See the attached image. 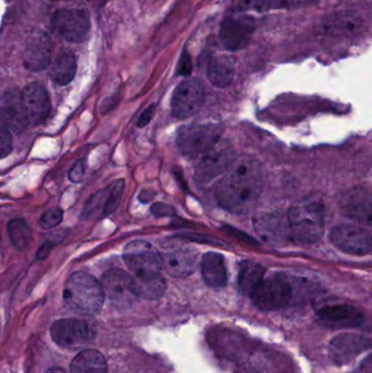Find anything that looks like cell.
<instances>
[{
    "instance_id": "1",
    "label": "cell",
    "mask_w": 372,
    "mask_h": 373,
    "mask_svg": "<svg viewBox=\"0 0 372 373\" xmlns=\"http://www.w3.org/2000/svg\"><path fill=\"white\" fill-rule=\"evenodd\" d=\"M266 175L260 162L249 155L236 156L216 187V199L224 210L248 214L256 208L264 191Z\"/></svg>"
},
{
    "instance_id": "2",
    "label": "cell",
    "mask_w": 372,
    "mask_h": 373,
    "mask_svg": "<svg viewBox=\"0 0 372 373\" xmlns=\"http://www.w3.org/2000/svg\"><path fill=\"white\" fill-rule=\"evenodd\" d=\"M124 261L131 272L138 297L160 299L166 290L162 276V258L157 249L145 240H134L124 250Z\"/></svg>"
},
{
    "instance_id": "3",
    "label": "cell",
    "mask_w": 372,
    "mask_h": 373,
    "mask_svg": "<svg viewBox=\"0 0 372 373\" xmlns=\"http://www.w3.org/2000/svg\"><path fill=\"white\" fill-rule=\"evenodd\" d=\"M101 283L86 272H76L63 287V302L71 311L82 315H95L104 304Z\"/></svg>"
},
{
    "instance_id": "4",
    "label": "cell",
    "mask_w": 372,
    "mask_h": 373,
    "mask_svg": "<svg viewBox=\"0 0 372 373\" xmlns=\"http://www.w3.org/2000/svg\"><path fill=\"white\" fill-rule=\"evenodd\" d=\"M286 217L291 239L312 244L323 237L325 211L319 201L307 200L295 204L289 208Z\"/></svg>"
},
{
    "instance_id": "5",
    "label": "cell",
    "mask_w": 372,
    "mask_h": 373,
    "mask_svg": "<svg viewBox=\"0 0 372 373\" xmlns=\"http://www.w3.org/2000/svg\"><path fill=\"white\" fill-rule=\"evenodd\" d=\"M294 297V281L283 273L262 279L250 295L253 305L264 311H274L287 307Z\"/></svg>"
},
{
    "instance_id": "6",
    "label": "cell",
    "mask_w": 372,
    "mask_h": 373,
    "mask_svg": "<svg viewBox=\"0 0 372 373\" xmlns=\"http://www.w3.org/2000/svg\"><path fill=\"white\" fill-rule=\"evenodd\" d=\"M222 128L218 124H186L178 130L177 147L186 158H201L218 142Z\"/></svg>"
},
{
    "instance_id": "7",
    "label": "cell",
    "mask_w": 372,
    "mask_h": 373,
    "mask_svg": "<svg viewBox=\"0 0 372 373\" xmlns=\"http://www.w3.org/2000/svg\"><path fill=\"white\" fill-rule=\"evenodd\" d=\"M236 156L235 149L228 140H218L210 151L201 156L195 172V183L200 187L210 185L227 172Z\"/></svg>"
},
{
    "instance_id": "8",
    "label": "cell",
    "mask_w": 372,
    "mask_h": 373,
    "mask_svg": "<svg viewBox=\"0 0 372 373\" xmlns=\"http://www.w3.org/2000/svg\"><path fill=\"white\" fill-rule=\"evenodd\" d=\"M204 84L201 80L191 78L176 88L172 97V113L174 117L185 119L197 114L204 103Z\"/></svg>"
},
{
    "instance_id": "9",
    "label": "cell",
    "mask_w": 372,
    "mask_h": 373,
    "mask_svg": "<svg viewBox=\"0 0 372 373\" xmlns=\"http://www.w3.org/2000/svg\"><path fill=\"white\" fill-rule=\"evenodd\" d=\"M330 242L345 254L366 256L371 252V235L362 227L343 224L332 229Z\"/></svg>"
},
{
    "instance_id": "10",
    "label": "cell",
    "mask_w": 372,
    "mask_h": 373,
    "mask_svg": "<svg viewBox=\"0 0 372 373\" xmlns=\"http://www.w3.org/2000/svg\"><path fill=\"white\" fill-rule=\"evenodd\" d=\"M53 28L69 43H81L90 30V18L81 9H63L54 15Z\"/></svg>"
},
{
    "instance_id": "11",
    "label": "cell",
    "mask_w": 372,
    "mask_h": 373,
    "mask_svg": "<svg viewBox=\"0 0 372 373\" xmlns=\"http://www.w3.org/2000/svg\"><path fill=\"white\" fill-rule=\"evenodd\" d=\"M51 335L54 342L63 348L82 347L89 344L94 333L88 323L76 319H63L51 325Z\"/></svg>"
},
{
    "instance_id": "12",
    "label": "cell",
    "mask_w": 372,
    "mask_h": 373,
    "mask_svg": "<svg viewBox=\"0 0 372 373\" xmlns=\"http://www.w3.org/2000/svg\"><path fill=\"white\" fill-rule=\"evenodd\" d=\"M339 210L343 215L358 223L371 225V193L365 187H354L345 191L339 199Z\"/></svg>"
},
{
    "instance_id": "13",
    "label": "cell",
    "mask_w": 372,
    "mask_h": 373,
    "mask_svg": "<svg viewBox=\"0 0 372 373\" xmlns=\"http://www.w3.org/2000/svg\"><path fill=\"white\" fill-rule=\"evenodd\" d=\"M254 32V22L249 17H227L220 24V41L226 51L245 49Z\"/></svg>"
},
{
    "instance_id": "14",
    "label": "cell",
    "mask_w": 372,
    "mask_h": 373,
    "mask_svg": "<svg viewBox=\"0 0 372 373\" xmlns=\"http://www.w3.org/2000/svg\"><path fill=\"white\" fill-rule=\"evenodd\" d=\"M104 295L112 301L120 305H130L137 299L138 295L131 275L120 269H112L102 277Z\"/></svg>"
},
{
    "instance_id": "15",
    "label": "cell",
    "mask_w": 372,
    "mask_h": 373,
    "mask_svg": "<svg viewBox=\"0 0 372 373\" xmlns=\"http://www.w3.org/2000/svg\"><path fill=\"white\" fill-rule=\"evenodd\" d=\"M316 317L322 325L333 329L357 328L365 320L360 310L345 304L323 306L316 311Z\"/></svg>"
},
{
    "instance_id": "16",
    "label": "cell",
    "mask_w": 372,
    "mask_h": 373,
    "mask_svg": "<svg viewBox=\"0 0 372 373\" xmlns=\"http://www.w3.org/2000/svg\"><path fill=\"white\" fill-rule=\"evenodd\" d=\"M21 104L28 116L29 122L42 124L51 113V99L42 84L30 83L21 93Z\"/></svg>"
},
{
    "instance_id": "17",
    "label": "cell",
    "mask_w": 372,
    "mask_h": 373,
    "mask_svg": "<svg viewBox=\"0 0 372 373\" xmlns=\"http://www.w3.org/2000/svg\"><path fill=\"white\" fill-rule=\"evenodd\" d=\"M163 269L170 276L185 279L197 267V254L189 247H172L161 254Z\"/></svg>"
},
{
    "instance_id": "18",
    "label": "cell",
    "mask_w": 372,
    "mask_h": 373,
    "mask_svg": "<svg viewBox=\"0 0 372 373\" xmlns=\"http://www.w3.org/2000/svg\"><path fill=\"white\" fill-rule=\"evenodd\" d=\"M51 40L46 34L36 33L29 40L23 53V65L31 72H43L51 63Z\"/></svg>"
},
{
    "instance_id": "19",
    "label": "cell",
    "mask_w": 372,
    "mask_h": 373,
    "mask_svg": "<svg viewBox=\"0 0 372 373\" xmlns=\"http://www.w3.org/2000/svg\"><path fill=\"white\" fill-rule=\"evenodd\" d=\"M254 229L266 242L272 244H286L291 239L286 215L268 213L254 219Z\"/></svg>"
},
{
    "instance_id": "20",
    "label": "cell",
    "mask_w": 372,
    "mask_h": 373,
    "mask_svg": "<svg viewBox=\"0 0 372 373\" xmlns=\"http://www.w3.org/2000/svg\"><path fill=\"white\" fill-rule=\"evenodd\" d=\"M201 273L205 284L212 288H222L227 283V270L223 256L216 252H208L201 260Z\"/></svg>"
},
{
    "instance_id": "21",
    "label": "cell",
    "mask_w": 372,
    "mask_h": 373,
    "mask_svg": "<svg viewBox=\"0 0 372 373\" xmlns=\"http://www.w3.org/2000/svg\"><path fill=\"white\" fill-rule=\"evenodd\" d=\"M364 26L362 18L353 11H339L329 15L323 22L325 32L335 35L355 34L359 32Z\"/></svg>"
},
{
    "instance_id": "22",
    "label": "cell",
    "mask_w": 372,
    "mask_h": 373,
    "mask_svg": "<svg viewBox=\"0 0 372 373\" xmlns=\"http://www.w3.org/2000/svg\"><path fill=\"white\" fill-rule=\"evenodd\" d=\"M235 76V59L229 56H218L209 65L208 76L211 83L216 88L231 85Z\"/></svg>"
},
{
    "instance_id": "23",
    "label": "cell",
    "mask_w": 372,
    "mask_h": 373,
    "mask_svg": "<svg viewBox=\"0 0 372 373\" xmlns=\"http://www.w3.org/2000/svg\"><path fill=\"white\" fill-rule=\"evenodd\" d=\"M76 72V60L70 51H61L51 65V78L54 83L65 87L74 80Z\"/></svg>"
},
{
    "instance_id": "24",
    "label": "cell",
    "mask_w": 372,
    "mask_h": 373,
    "mask_svg": "<svg viewBox=\"0 0 372 373\" xmlns=\"http://www.w3.org/2000/svg\"><path fill=\"white\" fill-rule=\"evenodd\" d=\"M70 371L71 373H107V363L99 351L86 349L71 361Z\"/></svg>"
},
{
    "instance_id": "25",
    "label": "cell",
    "mask_w": 372,
    "mask_h": 373,
    "mask_svg": "<svg viewBox=\"0 0 372 373\" xmlns=\"http://www.w3.org/2000/svg\"><path fill=\"white\" fill-rule=\"evenodd\" d=\"M264 273H266V269L264 265L257 262L249 261V260L241 262L238 277L241 292L250 297L254 288L264 279Z\"/></svg>"
},
{
    "instance_id": "26",
    "label": "cell",
    "mask_w": 372,
    "mask_h": 373,
    "mask_svg": "<svg viewBox=\"0 0 372 373\" xmlns=\"http://www.w3.org/2000/svg\"><path fill=\"white\" fill-rule=\"evenodd\" d=\"M29 122H30L23 110L21 101L19 103H9L0 108V126L10 132L23 131Z\"/></svg>"
},
{
    "instance_id": "27",
    "label": "cell",
    "mask_w": 372,
    "mask_h": 373,
    "mask_svg": "<svg viewBox=\"0 0 372 373\" xmlns=\"http://www.w3.org/2000/svg\"><path fill=\"white\" fill-rule=\"evenodd\" d=\"M365 347V340L357 335H343L332 343V351L337 361H348Z\"/></svg>"
},
{
    "instance_id": "28",
    "label": "cell",
    "mask_w": 372,
    "mask_h": 373,
    "mask_svg": "<svg viewBox=\"0 0 372 373\" xmlns=\"http://www.w3.org/2000/svg\"><path fill=\"white\" fill-rule=\"evenodd\" d=\"M8 234L11 244L18 250H24L30 244L32 233L28 223L23 219H13L8 224Z\"/></svg>"
},
{
    "instance_id": "29",
    "label": "cell",
    "mask_w": 372,
    "mask_h": 373,
    "mask_svg": "<svg viewBox=\"0 0 372 373\" xmlns=\"http://www.w3.org/2000/svg\"><path fill=\"white\" fill-rule=\"evenodd\" d=\"M302 3H304L302 0H238L241 10L257 11V13Z\"/></svg>"
},
{
    "instance_id": "30",
    "label": "cell",
    "mask_w": 372,
    "mask_h": 373,
    "mask_svg": "<svg viewBox=\"0 0 372 373\" xmlns=\"http://www.w3.org/2000/svg\"><path fill=\"white\" fill-rule=\"evenodd\" d=\"M124 191V179H118L115 181L108 189V194H107L106 202L104 206V215H111L116 211L120 206V201L122 199V194Z\"/></svg>"
},
{
    "instance_id": "31",
    "label": "cell",
    "mask_w": 372,
    "mask_h": 373,
    "mask_svg": "<svg viewBox=\"0 0 372 373\" xmlns=\"http://www.w3.org/2000/svg\"><path fill=\"white\" fill-rule=\"evenodd\" d=\"M63 211L61 208H54L46 211L45 213L42 215L41 219H40V225L43 227L44 229H51L58 226L60 222L63 221Z\"/></svg>"
},
{
    "instance_id": "32",
    "label": "cell",
    "mask_w": 372,
    "mask_h": 373,
    "mask_svg": "<svg viewBox=\"0 0 372 373\" xmlns=\"http://www.w3.org/2000/svg\"><path fill=\"white\" fill-rule=\"evenodd\" d=\"M107 194H108V189L107 190L99 191V192L95 193L86 204V208L83 210V217H88V216L93 214L94 212L97 211V208H99L103 202H106Z\"/></svg>"
},
{
    "instance_id": "33",
    "label": "cell",
    "mask_w": 372,
    "mask_h": 373,
    "mask_svg": "<svg viewBox=\"0 0 372 373\" xmlns=\"http://www.w3.org/2000/svg\"><path fill=\"white\" fill-rule=\"evenodd\" d=\"M13 135L9 130L0 126V158H6L13 152Z\"/></svg>"
},
{
    "instance_id": "34",
    "label": "cell",
    "mask_w": 372,
    "mask_h": 373,
    "mask_svg": "<svg viewBox=\"0 0 372 373\" xmlns=\"http://www.w3.org/2000/svg\"><path fill=\"white\" fill-rule=\"evenodd\" d=\"M84 176V163L83 160H76L74 166L71 167L69 172V179L71 183H81Z\"/></svg>"
},
{
    "instance_id": "35",
    "label": "cell",
    "mask_w": 372,
    "mask_h": 373,
    "mask_svg": "<svg viewBox=\"0 0 372 373\" xmlns=\"http://www.w3.org/2000/svg\"><path fill=\"white\" fill-rule=\"evenodd\" d=\"M151 211L156 216H172V214L175 213L172 206L165 204H153Z\"/></svg>"
},
{
    "instance_id": "36",
    "label": "cell",
    "mask_w": 372,
    "mask_h": 373,
    "mask_svg": "<svg viewBox=\"0 0 372 373\" xmlns=\"http://www.w3.org/2000/svg\"><path fill=\"white\" fill-rule=\"evenodd\" d=\"M191 60H190V56L187 53H184L183 56L180 58L179 68H178V72L183 76H189L191 74Z\"/></svg>"
},
{
    "instance_id": "37",
    "label": "cell",
    "mask_w": 372,
    "mask_h": 373,
    "mask_svg": "<svg viewBox=\"0 0 372 373\" xmlns=\"http://www.w3.org/2000/svg\"><path fill=\"white\" fill-rule=\"evenodd\" d=\"M154 105H151V106L147 107V110H145V112L142 113L141 116H140L139 117V120H138V127L142 128L145 127V126H147V124H149V122H151V119H152L153 115H154Z\"/></svg>"
},
{
    "instance_id": "38",
    "label": "cell",
    "mask_w": 372,
    "mask_h": 373,
    "mask_svg": "<svg viewBox=\"0 0 372 373\" xmlns=\"http://www.w3.org/2000/svg\"><path fill=\"white\" fill-rule=\"evenodd\" d=\"M51 248H53V244L51 242H44L42 244L41 248L38 249V254H36V259L38 260H44L49 256V254H51Z\"/></svg>"
},
{
    "instance_id": "39",
    "label": "cell",
    "mask_w": 372,
    "mask_h": 373,
    "mask_svg": "<svg viewBox=\"0 0 372 373\" xmlns=\"http://www.w3.org/2000/svg\"><path fill=\"white\" fill-rule=\"evenodd\" d=\"M155 197V192L151 190H143L140 193L139 200L142 204H147L149 201L152 200Z\"/></svg>"
},
{
    "instance_id": "40",
    "label": "cell",
    "mask_w": 372,
    "mask_h": 373,
    "mask_svg": "<svg viewBox=\"0 0 372 373\" xmlns=\"http://www.w3.org/2000/svg\"><path fill=\"white\" fill-rule=\"evenodd\" d=\"M46 373H67L66 371L60 368H51Z\"/></svg>"
}]
</instances>
